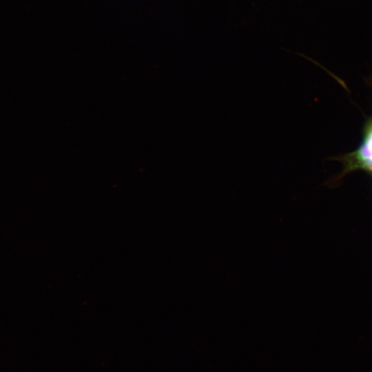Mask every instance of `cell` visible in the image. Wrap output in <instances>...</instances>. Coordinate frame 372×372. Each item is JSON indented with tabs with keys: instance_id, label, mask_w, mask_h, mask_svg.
I'll return each instance as SVG.
<instances>
[{
	"instance_id": "cell-1",
	"label": "cell",
	"mask_w": 372,
	"mask_h": 372,
	"mask_svg": "<svg viewBox=\"0 0 372 372\" xmlns=\"http://www.w3.org/2000/svg\"><path fill=\"white\" fill-rule=\"evenodd\" d=\"M354 166L372 172V121L368 125L364 140L353 154Z\"/></svg>"
}]
</instances>
